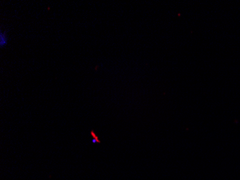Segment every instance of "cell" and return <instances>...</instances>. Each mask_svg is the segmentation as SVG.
I'll use <instances>...</instances> for the list:
<instances>
[{"label": "cell", "instance_id": "cell-1", "mask_svg": "<svg viewBox=\"0 0 240 180\" xmlns=\"http://www.w3.org/2000/svg\"><path fill=\"white\" fill-rule=\"evenodd\" d=\"M7 38L6 36L5 32H1L0 33V46L1 47L4 46L7 44Z\"/></svg>", "mask_w": 240, "mask_h": 180}, {"label": "cell", "instance_id": "cell-2", "mask_svg": "<svg viewBox=\"0 0 240 180\" xmlns=\"http://www.w3.org/2000/svg\"><path fill=\"white\" fill-rule=\"evenodd\" d=\"M91 135H92V137H93V139H92V143H100V140H99V138H98V136L97 135H96V133H94V131H93V130H91Z\"/></svg>", "mask_w": 240, "mask_h": 180}]
</instances>
